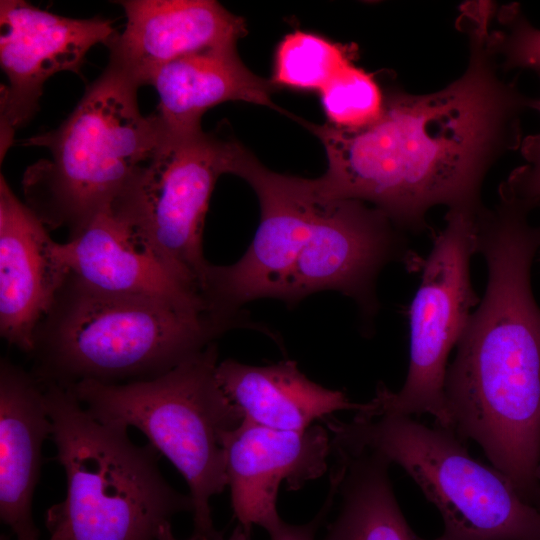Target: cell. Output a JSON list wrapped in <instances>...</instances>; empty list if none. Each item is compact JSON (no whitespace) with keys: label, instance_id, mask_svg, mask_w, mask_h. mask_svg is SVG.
<instances>
[{"label":"cell","instance_id":"6da1fadb","mask_svg":"<svg viewBox=\"0 0 540 540\" xmlns=\"http://www.w3.org/2000/svg\"><path fill=\"white\" fill-rule=\"evenodd\" d=\"M462 28L468 63L444 88L390 90L381 117L360 130L305 123L327 155V170L315 179L325 197L363 201L413 234L429 230L426 216L436 206L474 213L484 206L486 176L520 147L531 99L503 77L489 27Z\"/></svg>","mask_w":540,"mask_h":540},{"label":"cell","instance_id":"7a4b0ae2","mask_svg":"<svg viewBox=\"0 0 540 540\" xmlns=\"http://www.w3.org/2000/svg\"><path fill=\"white\" fill-rule=\"evenodd\" d=\"M539 247L540 230L520 221H497L479 231L485 292L444 383L451 430L478 443L533 506L540 501V308L531 267Z\"/></svg>","mask_w":540,"mask_h":540},{"label":"cell","instance_id":"3957f363","mask_svg":"<svg viewBox=\"0 0 540 540\" xmlns=\"http://www.w3.org/2000/svg\"><path fill=\"white\" fill-rule=\"evenodd\" d=\"M224 329L208 314L163 300L111 294L69 274L39 325L32 354L41 385L124 384L171 370Z\"/></svg>","mask_w":540,"mask_h":540},{"label":"cell","instance_id":"277c9868","mask_svg":"<svg viewBox=\"0 0 540 540\" xmlns=\"http://www.w3.org/2000/svg\"><path fill=\"white\" fill-rule=\"evenodd\" d=\"M42 387L67 482L65 499L46 512L49 540H158L174 515L193 513L191 496L166 481L151 444L96 419L71 389Z\"/></svg>","mask_w":540,"mask_h":540},{"label":"cell","instance_id":"5b68a950","mask_svg":"<svg viewBox=\"0 0 540 540\" xmlns=\"http://www.w3.org/2000/svg\"><path fill=\"white\" fill-rule=\"evenodd\" d=\"M139 88L109 61L57 128L23 142L49 152L22 179L27 205L46 227L77 233L156 152L167 129L157 113H141Z\"/></svg>","mask_w":540,"mask_h":540},{"label":"cell","instance_id":"8992f818","mask_svg":"<svg viewBox=\"0 0 540 540\" xmlns=\"http://www.w3.org/2000/svg\"><path fill=\"white\" fill-rule=\"evenodd\" d=\"M211 343L166 373L148 380L69 387L99 421L142 431L182 474L193 501L195 540H225L213 524L210 500L227 487L223 436L244 419L217 378Z\"/></svg>","mask_w":540,"mask_h":540},{"label":"cell","instance_id":"52a82bcc","mask_svg":"<svg viewBox=\"0 0 540 540\" xmlns=\"http://www.w3.org/2000/svg\"><path fill=\"white\" fill-rule=\"evenodd\" d=\"M326 425L332 439L374 449L405 470L442 516L434 540H540V510L472 458L453 431L394 414L329 416Z\"/></svg>","mask_w":540,"mask_h":540},{"label":"cell","instance_id":"ba28073f","mask_svg":"<svg viewBox=\"0 0 540 540\" xmlns=\"http://www.w3.org/2000/svg\"><path fill=\"white\" fill-rule=\"evenodd\" d=\"M242 145L220 132L166 135L109 207L170 273L205 297L210 263L205 217L217 179L232 174Z\"/></svg>","mask_w":540,"mask_h":540},{"label":"cell","instance_id":"9c48e42d","mask_svg":"<svg viewBox=\"0 0 540 540\" xmlns=\"http://www.w3.org/2000/svg\"><path fill=\"white\" fill-rule=\"evenodd\" d=\"M476 215L447 211L445 225L423 261L409 308L410 359L404 385L394 392L380 383L360 414L412 417L427 413L436 425L452 429L444 395L448 357L480 302L470 267L476 254Z\"/></svg>","mask_w":540,"mask_h":540},{"label":"cell","instance_id":"30bf717a","mask_svg":"<svg viewBox=\"0 0 540 540\" xmlns=\"http://www.w3.org/2000/svg\"><path fill=\"white\" fill-rule=\"evenodd\" d=\"M232 174L243 178L256 193L260 222L237 262L209 268L205 299L211 316L226 328L245 303L264 297L279 299L322 198L314 179L271 171L243 146Z\"/></svg>","mask_w":540,"mask_h":540},{"label":"cell","instance_id":"8fae6325","mask_svg":"<svg viewBox=\"0 0 540 540\" xmlns=\"http://www.w3.org/2000/svg\"><path fill=\"white\" fill-rule=\"evenodd\" d=\"M321 196L279 299L294 303L312 293L335 290L353 298L372 318L378 308L375 287L382 269L395 261L409 271H419L424 259L409 246L405 232L379 209L359 200Z\"/></svg>","mask_w":540,"mask_h":540},{"label":"cell","instance_id":"7c38bea8","mask_svg":"<svg viewBox=\"0 0 540 540\" xmlns=\"http://www.w3.org/2000/svg\"><path fill=\"white\" fill-rule=\"evenodd\" d=\"M0 28V64L8 79L0 93L3 157L14 131L36 114L45 82L78 72L88 51L108 45L116 32L108 19L65 17L22 0H1Z\"/></svg>","mask_w":540,"mask_h":540},{"label":"cell","instance_id":"4fadbf2b","mask_svg":"<svg viewBox=\"0 0 540 540\" xmlns=\"http://www.w3.org/2000/svg\"><path fill=\"white\" fill-rule=\"evenodd\" d=\"M227 487L235 518L247 534L268 533L283 521L277 509L282 483L299 490L327 471L331 436L314 424L301 431L276 430L243 419L223 436Z\"/></svg>","mask_w":540,"mask_h":540},{"label":"cell","instance_id":"5bb4252c","mask_svg":"<svg viewBox=\"0 0 540 540\" xmlns=\"http://www.w3.org/2000/svg\"><path fill=\"white\" fill-rule=\"evenodd\" d=\"M45 224L0 176V333L32 353L36 331L69 271Z\"/></svg>","mask_w":540,"mask_h":540},{"label":"cell","instance_id":"9a60e30c","mask_svg":"<svg viewBox=\"0 0 540 540\" xmlns=\"http://www.w3.org/2000/svg\"><path fill=\"white\" fill-rule=\"evenodd\" d=\"M126 24L108 43L109 61L140 87L166 64L204 50L236 46L243 18L213 0H124Z\"/></svg>","mask_w":540,"mask_h":540},{"label":"cell","instance_id":"2e32d148","mask_svg":"<svg viewBox=\"0 0 540 540\" xmlns=\"http://www.w3.org/2000/svg\"><path fill=\"white\" fill-rule=\"evenodd\" d=\"M56 250L70 275L90 288L155 298L211 316L202 293L157 261L110 208L96 214L66 243H57Z\"/></svg>","mask_w":540,"mask_h":540},{"label":"cell","instance_id":"e0dca14e","mask_svg":"<svg viewBox=\"0 0 540 540\" xmlns=\"http://www.w3.org/2000/svg\"><path fill=\"white\" fill-rule=\"evenodd\" d=\"M52 423L44 390L8 360L0 367V517L17 540H39L32 499Z\"/></svg>","mask_w":540,"mask_h":540},{"label":"cell","instance_id":"ac0fdd59","mask_svg":"<svg viewBox=\"0 0 540 540\" xmlns=\"http://www.w3.org/2000/svg\"><path fill=\"white\" fill-rule=\"evenodd\" d=\"M150 85L159 96L157 114L174 133L200 130L203 114L227 101L264 105L285 113L272 102L271 95L278 87L249 70L236 46L178 58L159 69Z\"/></svg>","mask_w":540,"mask_h":540},{"label":"cell","instance_id":"d6986e66","mask_svg":"<svg viewBox=\"0 0 540 540\" xmlns=\"http://www.w3.org/2000/svg\"><path fill=\"white\" fill-rule=\"evenodd\" d=\"M217 381L244 420L263 427L301 431L340 410H362L341 390L325 388L303 374L295 361L255 366L226 359Z\"/></svg>","mask_w":540,"mask_h":540},{"label":"cell","instance_id":"ffe728a7","mask_svg":"<svg viewBox=\"0 0 540 540\" xmlns=\"http://www.w3.org/2000/svg\"><path fill=\"white\" fill-rule=\"evenodd\" d=\"M335 465L330 488L337 514L320 540H424L409 526L396 500L389 469L380 452L331 440Z\"/></svg>","mask_w":540,"mask_h":540},{"label":"cell","instance_id":"44dd1931","mask_svg":"<svg viewBox=\"0 0 540 540\" xmlns=\"http://www.w3.org/2000/svg\"><path fill=\"white\" fill-rule=\"evenodd\" d=\"M354 50L320 35L294 31L278 43L272 83L304 91H321L345 66Z\"/></svg>","mask_w":540,"mask_h":540},{"label":"cell","instance_id":"7402d4cb","mask_svg":"<svg viewBox=\"0 0 540 540\" xmlns=\"http://www.w3.org/2000/svg\"><path fill=\"white\" fill-rule=\"evenodd\" d=\"M328 124L347 131L366 128L382 115L386 92L375 77L350 63L320 91Z\"/></svg>","mask_w":540,"mask_h":540},{"label":"cell","instance_id":"603a6c76","mask_svg":"<svg viewBox=\"0 0 540 540\" xmlns=\"http://www.w3.org/2000/svg\"><path fill=\"white\" fill-rule=\"evenodd\" d=\"M498 20L502 28L492 30L490 40L503 70L540 71V29L528 22L517 4L503 6Z\"/></svg>","mask_w":540,"mask_h":540},{"label":"cell","instance_id":"cb8c5ba5","mask_svg":"<svg viewBox=\"0 0 540 540\" xmlns=\"http://www.w3.org/2000/svg\"><path fill=\"white\" fill-rule=\"evenodd\" d=\"M530 109L540 113V98L531 99ZM525 163L513 170L504 183L518 196L540 205V133L526 136L520 144Z\"/></svg>","mask_w":540,"mask_h":540},{"label":"cell","instance_id":"d4e9b609","mask_svg":"<svg viewBox=\"0 0 540 540\" xmlns=\"http://www.w3.org/2000/svg\"><path fill=\"white\" fill-rule=\"evenodd\" d=\"M332 506V499L327 496L323 507L314 519L306 524L292 525L282 521L269 534L270 540H315V534L320 523L325 519Z\"/></svg>","mask_w":540,"mask_h":540},{"label":"cell","instance_id":"484cf974","mask_svg":"<svg viewBox=\"0 0 540 540\" xmlns=\"http://www.w3.org/2000/svg\"><path fill=\"white\" fill-rule=\"evenodd\" d=\"M158 540H178L173 535L170 522H167L160 527L158 532ZM190 540L195 539L191 538ZM229 540H250V535L247 534L240 525H237L233 530Z\"/></svg>","mask_w":540,"mask_h":540},{"label":"cell","instance_id":"4316f807","mask_svg":"<svg viewBox=\"0 0 540 540\" xmlns=\"http://www.w3.org/2000/svg\"><path fill=\"white\" fill-rule=\"evenodd\" d=\"M536 479H537V481L539 482V485H540V464L538 465L537 470H536ZM538 509L540 510V501H539V504H538Z\"/></svg>","mask_w":540,"mask_h":540}]
</instances>
